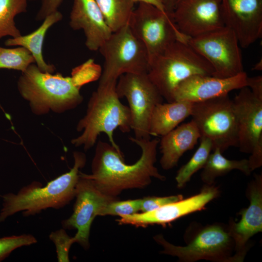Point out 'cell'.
Here are the masks:
<instances>
[{"instance_id": "obj_9", "label": "cell", "mask_w": 262, "mask_h": 262, "mask_svg": "<svg viewBox=\"0 0 262 262\" xmlns=\"http://www.w3.org/2000/svg\"><path fill=\"white\" fill-rule=\"evenodd\" d=\"M129 26L145 46L149 65L175 41L187 42L190 38L180 32L170 14L144 2H139L134 9Z\"/></svg>"}, {"instance_id": "obj_39", "label": "cell", "mask_w": 262, "mask_h": 262, "mask_svg": "<svg viewBox=\"0 0 262 262\" xmlns=\"http://www.w3.org/2000/svg\"><path fill=\"white\" fill-rule=\"evenodd\" d=\"M177 1V0H176Z\"/></svg>"}, {"instance_id": "obj_5", "label": "cell", "mask_w": 262, "mask_h": 262, "mask_svg": "<svg viewBox=\"0 0 262 262\" xmlns=\"http://www.w3.org/2000/svg\"><path fill=\"white\" fill-rule=\"evenodd\" d=\"M213 73L209 63L187 42L176 40L149 63L147 75L163 98L171 102L175 90L183 81Z\"/></svg>"}, {"instance_id": "obj_34", "label": "cell", "mask_w": 262, "mask_h": 262, "mask_svg": "<svg viewBox=\"0 0 262 262\" xmlns=\"http://www.w3.org/2000/svg\"><path fill=\"white\" fill-rule=\"evenodd\" d=\"M246 86L257 98L262 100V76L259 75L246 79Z\"/></svg>"}, {"instance_id": "obj_6", "label": "cell", "mask_w": 262, "mask_h": 262, "mask_svg": "<svg viewBox=\"0 0 262 262\" xmlns=\"http://www.w3.org/2000/svg\"><path fill=\"white\" fill-rule=\"evenodd\" d=\"M98 51L104 60L99 86L116 83L124 74L147 73V50L132 33L129 25L113 33Z\"/></svg>"}, {"instance_id": "obj_22", "label": "cell", "mask_w": 262, "mask_h": 262, "mask_svg": "<svg viewBox=\"0 0 262 262\" xmlns=\"http://www.w3.org/2000/svg\"><path fill=\"white\" fill-rule=\"evenodd\" d=\"M63 18L58 10L47 16L42 24L33 32L16 37H10L5 41L6 46L22 47L27 49L33 56L35 63L42 71L52 73L55 70L53 65L46 63L42 54L43 44L48 30Z\"/></svg>"}, {"instance_id": "obj_14", "label": "cell", "mask_w": 262, "mask_h": 262, "mask_svg": "<svg viewBox=\"0 0 262 262\" xmlns=\"http://www.w3.org/2000/svg\"><path fill=\"white\" fill-rule=\"evenodd\" d=\"M220 194L218 187L207 185L200 192L187 198L164 205L155 210L131 215H124L116 221L119 224L145 227L154 224L165 225L182 216L202 210Z\"/></svg>"}, {"instance_id": "obj_29", "label": "cell", "mask_w": 262, "mask_h": 262, "mask_svg": "<svg viewBox=\"0 0 262 262\" xmlns=\"http://www.w3.org/2000/svg\"><path fill=\"white\" fill-rule=\"evenodd\" d=\"M36 239L32 234H22L0 238V262L2 261L15 249L36 243Z\"/></svg>"}, {"instance_id": "obj_19", "label": "cell", "mask_w": 262, "mask_h": 262, "mask_svg": "<svg viewBox=\"0 0 262 262\" xmlns=\"http://www.w3.org/2000/svg\"><path fill=\"white\" fill-rule=\"evenodd\" d=\"M69 25L83 31L85 45L91 51L98 50L113 33L95 0H73Z\"/></svg>"}, {"instance_id": "obj_8", "label": "cell", "mask_w": 262, "mask_h": 262, "mask_svg": "<svg viewBox=\"0 0 262 262\" xmlns=\"http://www.w3.org/2000/svg\"><path fill=\"white\" fill-rule=\"evenodd\" d=\"M191 116L200 137L211 140L213 150L219 148L223 153L230 147H238L237 116L228 94L194 102Z\"/></svg>"}, {"instance_id": "obj_3", "label": "cell", "mask_w": 262, "mask_h": 262, "mask_svg": "<svg viewBox=\"0 0 262 262\" xmlns=\"http://www.w3.org/2000/svg\"><path fill=\"white\" fill-rule=\"evenodd\" d=\"M116 83L98 85L92 94L86 114L76 127L77 131L82 133L71 140L75 147L82 146L87 150L95 145L99 135L104 133L110 144L121 152L114 140V131L119 129L123 133L130 132L131 115L129 107L119 99L116 91Z\"/></svg>"}, {"instance_id": "obj_31", "label": "cell", "mask_w": 262, "mask_h": 262, "mask_svg": "<svg viewBox=\"0 0 262 262\" xmlns=\"http://www.w3.org/2000/svg\"><path fill=\"white\" fill-rule=\"evenodd\" d=\"M183 198L182 195L166 196H147L141 198L140 211L146 213L155 210L164 205L179 201Z\"/></svg>"}, {"instance_id": "obj_10", "label": "cell", "mask_w": 262, "mask_h": 262, "mask_svg": "<svg viewBox=\"0 0 262 262\" xmlns=\"http://www.w3.org/2000/svg\"><path fill=\"white\" fill-rule=\"evenodd\" d=\"M116 91L125 98L131 115V129L136 139H150L149 122L155 107L163 97L149 79L147 73L124 74L118 78Z\"/></svg>"}, {"instance_id": "obj_24", "label": "cell", "mask_w": 262, "mask_h": 262, "mask_svg": "<svg viewBox=\"0 0 262 262\" xmlns=\"http://www.w3.org/2000/svg\"><path fill=\"white\" fill-rule=\"evenodd\" d=\"M113 33L129 25L134 10L132 0H95Z\"/></svg>"}, {"instance_id": "obj_13", "label": "cell", "mask_w": 262, "mask_h": 262, "mask_svg": "<svg viewBox=\"0 0 262 262\" xmlns=\"http://www.w3.org/2000/svg\"><path fill=\"white\" fill-rule=\"evenodd\" d=\"M170 15L180 32L189 38L225 26L221 0H177Z\"/></svg>"}, {"instance_id": "obj_36", "label": "cell", "mask_w": 262, "mask_h": 262, "mask_svg": "<svg viewBox=\"0 0 262 262\" xmlns=\"http://www.w3.org/2000/svg\"><path fill=\"white\" fill-rule=\"evenodd\" d=\"M177 0H167L166 2V9L168 13L171 14L173 11L174 5Z\"/></svg>"}, {"instance_id": "obj_1", "label": "cell", "mask_w": 262, "mask_h": 262, "mask_svg": "<svg viewBox=\"0 0 262 262\" xmlns=\"http://www.w3.org/2000/svg\"><path fill=\"white\" fill-rule=\"evenodd\" d=\"M129 140L141 149L140 158L132 164H126L122 152L111 144L101 140L97 143L91 164L92 173L85 175L106 195L117 197L123 190L148 185L152 178L161 180L166 179L155 166L160 140L133 137H129Z\"/></svg>"}, {"instance_id": "obj_21", "label": "cell", "mask_w": 262, "mask_h": 262, "mask_svg": "<svg viewBox=\"0 0 262 262\" xmlns=\"http://www.w3.org/2000/svg\"><path fill=\"white\" fill-rule=\"evenodd\" d=\"M193 103L178 100L158 104L152 112L150 120V135L162 137L176 128L191 115Z\"/></svg>"}, {"instance_id": "obj_11", "label": "cell", "mask_w": 262, "mask_h": 262, "mask_svg": "<svg viewBox=\"0 0 262 262\" xmlns=\"http://www.w3.org/2000/svg\"><path fill=\"white\" fill-rule=\"evenodd\" d=\"M187 43L212 66L213 76L229 78L244 71L239 41L227 27L190 38Z\"/></svg>"}, {"instance_id": "obj_25", "label": "cell", "mask_w": 262, "mask_h": 262, "mask_svg": "<svg viewBox=\"0 0 262 262\" xmlns=\"http://www.w3.org/2000/svg\"><path fill=\"white\" fill-rule=\"evenodd\" d=\"M199 146L189 161L178 171L175 177L177 187H183L191 180L193 175L205 165L213 145L210 139L201 137Z\"/></svg>"}, {"instance_id": "obj_30", "label": "cell", "mask_w": 262, "mask_h": 262, "mask_svg": "<svg viewBox=\"0 0 262 262\" xmlns=\"http://www.w3.org/2000/svg\"><path fill=\"white\" fill-rule=\"evenodd\" d=\"M49 238L55 246L58 261L69 262V251L75 243L73 237L69 236L63 229L52 232Z\"/></svg>"}, {"instance_id": "obj_12", "label": "cell", "mask_w": 262, "mask_h": 262, "mask_svg": "<svg viewBox=\"0 0 262 262\" xmlns=\"http://www.w3.org/2000/svg\"><path fill=\"white\" fill-rule=\"evenodd\" d=\"M75 197L72 214L61 223L65 229H77L73 237L75 243L88 249L91 226L94 218L99 215L103 207L110 202L118 199V197L102 193L93 180L81 172L76 186Z\"/></svg>"}, {"instance_id": "obj_37", "label": "cell", "mask_w": 262, "mask_h": 262, "mask_svg": "<svg viewBox=\"0 0 262 262\" xmlns=\"http://www.w3.org/2000/svg\"><path fill=\"white\" fill-rule=\"evenodd\" d=\"M253 70L261 71L262 70V60L261 59L259 62L256 63L254 67L252 69Z\"/></svg>"}, {"instance_id": "obj_32", "label": "cell", "mask_w": 262, "mask_h": 262, "mask_svg": "<svg viewBox=\"0 0 262 262\" xmlns=\"http://www.w3.org/2000/svg\"><path fill=\"white\" fill-rule=\"evenodd\" d=\"M92 64L91 61L87 62L73 70L71 77L79 87L96 79L97 76Z\"/></svg>"}, {"instance_id": "obj_38", "label": "cell", "mask_w": 262, "mask_h": 262, "mask_svg": "<svg viewBox=\"0 0 262 262\" xmlns=\"http://www.w3.org/2000/svg\"><path fill=\"white\" fill-rule=\"evenodd\" d=\"M165 1H166V2H167V0H165Z\"/></svg>"}, {"instance_id": "obj_26", "label": "cell", "mask_w": 262, "mask_h": 262, "mask_svg": "<svg viewBox=\"0 0 262 262\" xmlns=\"http://www.w3.org/2000/svg\"><path fill=\"white\" fill-rule=\"evenodd\" d=\"M29 0H0V39L9 36L16 37L21 35L16 26L15 16L27 11Z\"/></svg>"}, {"instance_id": "obj_16", "label": "cell", "mask_w": 262, "mask_h": 262, "mask_svg": "<svg viewBox=\"0 0 262 262\" xmlns=\"http://www.w3.org/2000/svg\"><path fill=\"white\" fill-rule=\"evenodd\" d=\"M225 26L235 33L240 46L246 48L262 36V0H221Z\"/></svg>"}, {"instance_id": "obj_20", "label": "cell", "mask_w": 262, "mask_h": 262, "mask_svg": "<svg viewBox=\"0 0 262 262\" xmlns=\"http://www.w3.org/2000/svg\"><path fill=\"white\" fill-rule=\"evenodd\" d=\"M200 138L199 131L192 120L177 126L162 136L159 142L162 168L169 170L176 166L180 157L185 152L193 149Z\"/></svg>"}, {"instance_id": "obj_2", "label": "cell", "mask_w": 262, "mask_h": 262, "mask_svg": "<svg viewBox=\"0 0 262 262\" xmlns=\"http://www.w3.org/2000/svg\"><path fill=\"white\" fill-rule=\"evenodd\" d=\"M73 157V167L46 185L33 181L22 187L16 194L2 195L0 222L21 211L24 216H29L48 208L59 209L68 204L75 197L80 169L84 166L86 161L85 155L82 152H74Z\"/></svg>"}, {"instance_id": "obj_27", "label": "cell", "mask_w": 262, "mask_h": 262, "mask_svg": "<svg viewBox=\"0 0 262 262\" xmlns=\"http://www.w3.org/2000/svg\"><path fill=\"white\" fill-rule=\"evenodd\" d=\"M35 63L31 53L26 48H5L0 46V69H14L24 72Z\"/></svg>"}, {"instance_id": "obj_33", "label": "cell", "mask_w": 262, "mask_h": 262, "mask_svg": "<svg viewBox=\"0 0 262 262\" xmlns=\"http://www.w3.org/2000/svg\"><path fill=\"white\" fill-rule=\"evenodd\" d=\"M41 1V6L35 18L37 21L43 20L47 16L58 10L63 0H32Z\"/></svg>"}, {"instance_id": "obj_4", "label": "cell", "mask_w": 262, "mask_h": 262, "mask_svg": "<svg viewBox=\"0 0 262 262\" xmlns=\"http://www.w3.org/2000/svg\"><path fill=\"white\" fill-rule=\"evenodd\" d=\"M17 88L29 102L32 112L37 115L50 111L63 113L76 108L83 100L81 87L71 76L42 71L35 63L22 72Z\"/></svg>"}, {"instance_id": "obj_18", "label": "cell", "mask_w": 262, "mask_h": 262, "mask_svg": "<svg viewBox=\"0 0 262 262\" xmlns=\"http://www.w3.org/2000/svg\"><path fill=\"white\" fill-rule=\"evenodd\" d=\"M240 89L233 99L238 123V147L242 152L250 153L262 139V100L247 86Z\"/></svg>"}, {"instance_id": "obj_35", "label": "cell", "mask_w": 262, "mask_h": 262, "mask_svg": "<svg viewBox=\"0 0 262 262\" xmlns=\"http://www.w3.org/2000/svg\"><path fill=\"white\" fill-rule=\"evenodd\" d=\"M134 2H144L146 3L150 4L156 7L161 11L165 13H168L166 6L165 0H132ZM169 14V13H168Z\"/></svg>"}, {"instance_id": "obj_23", "label": "cell", "mask_w": 262, "mask_h": 262, "mask_svg": "<svg viewBox=\"0 0 262 262\" xmlns=\"http://www.w3.org/2000/svg\"><path fill=\"white\" fill-rule=\"evenodd\" d=\"M213 150L200 174L201 180L205 184H213L217 178L233 170H239L246 176L251 174L248 159L229 160L223 156L219 148Z\"/></svg>"}, {"instance_id": "obj_7", "label": "cell", "mask_w": 262, "mask_h": 262, "mask_svg": "<svg viewBox=\"0 0 262 262\" xmlns=\"http://www.w3.org/2000/svg\"><path fill=\"white\" fill-rule=\"evenodd\" d=\"M154 239L163 247L161 253L177 257L181 262H234V242L228 225L215 223L202 227L184 246L168 242L162 234Z\"/></svg>"}, {"instance_id": "obj_28", "label": "cell", "mask_w": 262, "mask_h": 262, "mask_svg": "<svg viewBox=\"0 0 262 262\" xmlns=\"http://www.w3.org/2000/svg\"><path fill=\"white\" fill-rule=\"evenodd\" d=\"M141 198L119 201L115 200L107 204L100 211L99 215H131L140 211Z\"/></svg>"}, {"instance_id": "obj_17", "label": "cell", "mask_w": 262, "mask_h": 262, "mask_svg": "<svg viewBox=\"0 0 262 262\" xmlns=\"http://www.w3.org/2000/svg\"><path fill=\"white\" fill-rule=\"evenodd\" d=\"M247 75L244 71L234 76L219 78L196 75L181 82L173 94V101H203L228 95L230 91L246 86Z\"/></svg>"}, {"instance_id": "obj_15", "label": "cell", "mask_w": 262, "mask_h": 262, "mask_svg": "<svg viewBox=\"0 0 262 262\" xmlns=\"http://www.w3.org/2000/svg\"><path fill=\"white\" fill-rule=\"evenodd\" d=\"M246 195L249 206L240 211L238 222L230 221L228 225L234 242V262H243L248 250V241L262 231V174H255L248 184Z\"/></svg>"}]
</instances>
